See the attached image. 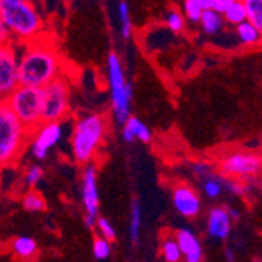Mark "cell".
<instances>
[{
	"mask_svg": "<svg viewBox=\"0 0 262 262\" xmlns=\"http://www.w3.org/2000/svg\"><path fill=\"white\" fill-rule=\"evenodd\" d=\"M30 132L13 113L5 99H0V170L14 165L29 146Z\"/></svg>",
	"mask_w": 262,
	"mask_h": 262,
	"instance_id": "cell-2",
	"label": "cell"
},
{
	"mask_svg": "<svg viewBox=\"0 0 262 262\" xmlns=\"http://www.w3.org/2000/svg\"><path fill=\"white\" fill-rule=\"evenodd\" d=\"M173 204L179 215L185 219H195L201 212V200L198 193L187 184H179L173 188Z\"/></svg>",
	"mask_w": 262,
	"mask_h": 262,
	"instance_id": "cell-11",
	"label": "cell"
},
{
	"mask_svg": "<svg viewBox=\"0 0 262 262\" xmlns=\"http://www.w3.org/2000/svg\"><path fill=\"white\" fill-rule=\"evenodd\" d=\"M184 13L188 20L198 22L203 13V8L198 5L196 0H184Z\"/></svg>",
	"mask_w": 262,
	"mask_h": 262,
	"instance_id": "cell-29",
	"label": "cell"
},
{
	"mask_svg": "<svg viewBox=\"0 0 262 262\" xmlns=\"http://www.w3.org/2000/svg\"><path fill=\"white\" fill-rule=\"evenodd\" d=\"M44 88L42 121H63L69 113L71 91L68 80L60 76Z\"/></svg>",
	"mask_w": 262,
	"mask_h": 262,
	"instance_id": "cell-7",
	"label": "cell"
},
{
	"mask_svg": "<svg viewBox=\"0 0 262 262\" xmlns=\"http://www.w3.org/2000/svg\"><path fill=\"white\" fill-rule=\"evenodd\" d=\"M11 32L10 29L7 27V24L4 22L2 16H0V46H4V44H10V39H11Z\"/></svg>",
	"mask_w": 262,
	"mask_h": 262,
	"instance_id": "cell-32",
	"label": "cell"
},
{
	"mask_svg": "<svg viewBox=\"0 0 262 262\" xmlns=\"http://www.w3.org/2000/svg\"><path fill=\"white\" fill-rule=\"evenodd\" d=\"M198 22H201V29L206 35H217L223 29V14L213 8L203 10Z\"/></svg>",
	"mask_w": 262,
	"mask_h": 262,
	"instance_id": "cell-17",
	"label": "cell"
},
{
	"mask_svg": "<svg viewBox=\"0 0 262 262\" xmlns=\"http://www.w3.org/2000/svg\"><path fill=\"white\" fill-rule=\"evenodd\" d=\"M234 2V0H213V5H212V8L215 10V11H219V13H222L223 14V11L231 5Z\"/></svg>",
	"mask_w": 262,
	"mask_h": 262,
	"instance_id": "cell-33",
	"label": "cell"
},
{
	"mask_svg": "<svg viewBox=\"0 0 262 262\" xmlns=\"http://www.w3.org/2000/svg\"><path fill=\"white\" fill-rule=\"evenodd\" d=\"M107 134V118L101 113H88L76 121L71 146L74 160L80 165L90 163Z\"/></svg>",
	"mask_w": 262,
	"mask_h": 262,
	"instance_id": "cell-3",
	"label": "cell"
},
{
	"mask_svg": "<svg viewBox=\"0 0 262 262\" xmlns=\"http://www.w3.org/2000/svg\"><path fill=\"white\" fill-rule=\"evenodd\" d=\"M118 14L121 19V36L124 39H129L132 36V20H130V10L126 0H121L118 7Z\"/></svg>",
	"mask_w": 262,
	"mask_h": 262,
	"instance_id": "cell-25",
	"label": "cell"
},
{
	"mask_svg": "<svg viewBox=\"0 0 262 262\" xmlns=\"http://www.w3.org/2000/svg\"><path fill=\"white\" fill-rule=\"evenodd\" d=\"M123 138L127 143H132L134 140L149 143L152 138V134H151V129L143 121H140L138 118L129 116L126 123L123 124Z\"/></svg>",
	"mask_w": 262,
	"mask_h": 262,
	"instance_id": "cell-15",
	"label": "cell"
},
{
	"mask_svg": "<svg viewBox=\"0 0 262 262\" xmlns=\"http://www.w3.org/2000/svg\"><path fill=\"white\" fill-rule=\"evenodd\" d=\"M232 220L226 207H212L207 213V235L213 241H226L231 234Z\"/></svg>",
	"mask_w": 262,
	"mask_h": 262,
	"instance_id": "cell-13",
	"label": "cell"
},
{
	"mask_svg": "<svg viewBox=\"0 0 262 262\" xmlns=\"http://www.w3.org/2000/svg\"><path fill=\"white\" fill-rule=\"evenodd\" d=\"M174 241L179 245L182 259L187 262H201L204 259V251L198 237L187 228H181L174 234Z\"/></svg>",
	"mask_w": 262,
	"mask_h": 262,
	"instance_id": "cell-14",
	"label": "cell"
},
{
	"mask_svg": "<svg viewBox=\"0 0 262 262\" xmlns=\"http://www.w3.org/2000/svg\"><path fill=\"white\" fill-rule=\"evenodd\" d=\"M228 210V215L231 217V220H237L241 217V212L237 210V209H232V207H229V209H226Z\"/></svg>",
	"mask_w": 262,
	"mask_h": 262,
	"instance_id": "cell-36",
	"label": "cell"
},
{
	"mask_svg": "<svg viewBox=\"0 0 262 262\" xmlns=\"http://www.w3.org/2000/svg\"><path fill=\"white\" fill-rule=\"evenodd\" d=\"M237 36L244 46L253 47L260 42V30H257L250 20L237 24Z\"/></svg>",
	"mask_w": 262,
	"mask_h": 262,
	"instance_id": "cell-18",
	"label": "cell"
},
{
	"mask_svg": "<svg viewBox=\"0 0 262 262\" xmlns=\"http://www.w3.org/2000/svg\"><path fill=\"white\" fill-rule=\"evenodd\" d=\"M5 101L30 134L42 123L44 88L19 83L5 98Z\"/></svg>",
	"mask_w": 262,
	"mask_h": 262,
	"instance_id": "cell-5",
	"label": "cell"
},
{
	"mask_svg": "<svg viewBox=\"0 0 262 262\" xmlns=\"http://www.w3.org/2000/svg\"><path fill=\"white\" fill-rule=\"evenodd\" d=\"M17 74L20 85L42 88L63 76V58L52 44L36 36L17 55Z\"/></svg>",
	"mask_w": 262,
	"mask_h": 262,
	"instance_id": "cell-1",
	"label": "cell"
},
{
	"mask_svg": "<svg viewBox=\"0 0 262 262\" xmlns=\"http://www.w3.org/2000/svg\"><path fill=\"white\" fill-rule=\"evenodd\" d=\"M223 20L237 26L244 20H247V11L242 4V0H234V2L223 11Z\"/></svg>",
	"mask_w": 262,
	"mask_h": 262,
	"instance_id": "cell-21",
	"label": "cell"
},
{
	"mask_svg": "<svg viewBox=\"0 0 262 262\" xmlns=\"http://www.w3.org/2000/svg\"><path fill=\"white\" fill-rule=\"evenodd\" d=\"M193 173H195V176L196 178H200V179H204L206 176H209L210 173H212V168H210V165L209 163H195L193 165Z\"/></svg>",
	"mask_w": 262,
	"mask_h": 262,
	"instance_id": "cell-31",
	"label": "cell"
},
{
	"mask_svg": "<svg viewBox=\"0 0 262 262\" xmlns=\"http://www.w3.org/2000/svg\"><path fill=\"white\" fill-rule=\"evenodd\" d=\"M226 259L228 260H234V256H232V251L231 250H226Z\"/></svg>",
	"mask_w": 262,
	"mask_h": 262,
	"instance_id": "cell-37",
	"label": "cell"
},
{
	"mask_svg": "<svg viewBox=\"0 0 262 262\" xmlns=\"http://www.w3.org/2000/svg\"><path fill=\"white\" fill-rule=\"evenodd\" d=\"M63 137V121H42L30 134V154L35 160H44Z\"/></svg>",
	"mask_w": 262,
	"mask_h": 262,
	"instance_id": "cell-9",
	"label": "cell"
},
{
	"mask_svg": "<svg viewBox=\"0 0 262 262\" xmlns=\"http://www.w3.org/2000/svg\"><path fill=\"white\" fill-rule=\"evenodd\" d=\"M96 219H98V217H91V215H86V217H85V225H86V228L93 229L94 226H96Z\"/></svg>",
	"mask_w": 262,
	"mask_h": 262,
	"instance_id": "cell-34",
	"label": "cell"
},
{
	"mask_svg": "<svg viewBox=\"0 0 262 262\" xmlns=\"http://www.w3.org/2000/svg\"><path fill=\"white\" fill-rule=\"evenodd\" d=\"M110 253H112L110 242L107 239H104L102 235L94 237V242H93V256H94V259H98V260L108 259Z\"/></svg>",
	"mask_w": 262,
	"mask_h": 262,
	"instance_id": "cell-26",
	"label": "cell"
},
{
	"mask_svg": "<svg viewBox=\"0 0 262 262\" xmlns=\"http://www.w3.org/2000/svg\"><path fill=\"white\" fill-rule=\"evenodd\" d=\"M165 22H166V26H168V29L174 33H179L184 29V16L178 10H171L166 13Z\"/></svg>",
	"mask_w": 262,
	"mask_h": 262,
	"instance_id": "cell-27",
	"label": "cell"
},
{
	"mask_svg": "<svg viewBox=\"0 0 262 262\" xmlns=\"http://www.w3.org/2000/svg\"><path fill=\"white\" fill-rule=\"evenodd\" d=\"M130 241L134 245L138 244L140 241V229H141V207L138 201L135 200L130 206Z\"/></svg>",
	"mask_w": 262,
	"mask_h": 262,
	"instance_id": "cell-22",
	"label": "cell"
},
{
	"mask_svg": "<svg viewBox=\"0 0 262 262\" xmlns=\"http://www.w3.org/2000/svg\"><path fill=\"white\" fill-rule=\"evenodd\" d=\"M0 2H14V0H0Z\"/></svg>",
	"mask_w": 262,
	"mask_h": 262,
	"instance_id": "cell-38",
	"label": "cell"
},
{
	"mask_svg": "<svg viewBox=\"0 0 262 262\" xmlns=\"http://www.w3.org/2000/svg\"><path fill=\"white\" fill-rule=\"evenodd\" d=\"M11 251L17 259L29 260L33 259L38 253V244L29 235H19L11 242Z\"/></svg>",
	"mask_w": 262,
	"mask_h": 262,
	"instance_id": "cell-16",
	"label": "cell"
},
{
	"mask_svg": "<svg viewBox=\"0 0 262 262\" xmlns=\"http://www.w3.org/2000/svg\"><path fill=\"white\" fill-rule=\"evenodd\" d=\"M0 16L11 35L20 39L30 41L42 32V19L29 0L0 2Z\"/></svg>",
	"mask_w": 262,
	"mask_h": 262,
	"instance_id": "cell-4",
	"label": "cell"
},
{
	"mask_svg": "<svg viewBox=\"0 0 262 262\" xmlns=\"http://www.w3.org/2000/svg\"><path fill=\"white\" fill-rule=\"evenodd\" d=\"M107 77L112 98L113 118L118 124H124L130 116V102H132V83L126 80L121 60L115 52H110L107 57Z\"/></svg>",
	"mask_w": 262,
	"mask_h": 262,
	"instance_id": "cell-6",
	"label": "cell"
},
{
	"mask_svg": "<svg viewBox=\"0 0 262 262\" xmlns=\"http://www.w3.org/2000/svg\"><path fill=\"white\" fill-rule=\"evenodd\" d=\"M94 228H98L99 234L104 237V239H107L108 242H113L116 239V229L113 228V225L107 219L98 217L96 219V226H94Z\"/></svg>",
	"mask_w": 262,
	"mask_h": 262,
	"instance_id": "cell-28",
	"label": "cell"
},
{
	"mask_svg": "<svg viewBox=\"0 0 262 262\" xmlns=\"http://www.w3.org/2000/svg\"><path fill=\"white\" fill-rule=\"evenodd\" d=\"M162 257L166 262H179L182 259L179 245L174 241V237H166L162 242Z\"/></svg>",
	"mask_w": 262,
	"mask_h": 262,
	"instance_id": "cell-24",
	"label": "cell"
},
{
	"mask_svg": "<svg viewBox=\"0 0 262 262\" xmlns=\"http://www.w3.org/2000/svg\"><path fill=\"white\" fill-rule=\"evenodd\" d=\"M42 176H44V170L41 168V166H39V165H32L30 168L26 171L24 181H26L27 185L33 187V185H36V184L42 179Z\"/></svg>",
	"mask_w": 262,
	"mask_h": 262,
	"instance_id": "cell-30",
	"label": "cell"
},
{
	"mask_svg": "<svg viewBox=\"0 0 262 262\" xmlns=\"http://www.w3.org/2000/svg\"><path fill=\"white\" fill-rule=\"evenodd\" d=\"M262 159L254 152L237 151L225 156L220 162V173L242 181H251L260 173Z\"/></svg>",
	"mask_w": 262,
	"mask_h": 262,
	"instance_id": "cell-8",
	"label": "cell"
},
{
	"mask_svg": "<svg viewBox=\"0 0 262 262\" xmlns=\"http://www.w3.org/2000/svg\"><path fill=\"white\" fill-rule=\"evenodd\" d=\"M201 190L203 193L210 198V200H215L219 198L222 193H223V182H222V173L217 174V173H210L209 176H206L203 179V184H201Z\"/></svg>",
	"mask_w": 262,
	"mask_h": 262,
	"instance_id": "cell-19",
	"label": "cell"
},
{
	"mask_svg": "<svg viewBox=\"0 0 262 262\" xmlns=\"http://www.w3.org/2000/svg\"><path fill=\"white\" fill-rule=\"evenodd\" d=\"M22 204H24V209L29 210V212L46 210V200L38 190H30V192H27L26 195H24Z\"/></svg>",
	"mask_w": 262,
	"mask_h": 262,
	"instance_id": "cell-23",
	"label": "cell"
},
{
	"mask_svg": "<svg viewBox=\"0 0 262 262\" xmlns=\"http://www.w3.org/2000/svg\"><path fill=\"white\" fill-rule=\"evenodd\" d=\"M247 11V20L262 32V0H242Z\"/></svg>",
	"mask_w": 262,
	"mask_h": 262,
	"instance_id": "cell-20",
	"label": "cell"
},
{
	"mask_svg": "<svg viewBox=\"0 0 262 262\" xmlns=\"http://www.w3.org/2000/svg\"><path fill=\"white\" fill-rule=\"evenodd\" d=\"M88 166L82 174V201L86 215L98 217L99 212V192H98V170L93 163H86Z\"/></svg>",
	"mask_w": 262,
	"mask_h": 262,
	"instance_id": "cell-12",
	"label": "cell"
},
{
	"mask_svg": "<svg viewBox=\"0 0 262 262\" xmlns=\"http://www.w3.org/2000/svg\"><path fill=\"white\" fill-rule=\"evenodd\" d=\"M17 85V54L11 44H4L0 46V99H5Z\"/></svg>",
	"mask_w": 262,
	"mask_h": 262,
	"instance_id": "cell-10",
	"label": "cell"
},
{
	"mask_svg": "<svg viewBox=\"0 0 262 262\" xmlns=\"http://www.w3.org/2000/svg\"><path fill=\"white\" fill-rule=\"evenodd\" d=\"M198 2V5L203 8V10H209V8H212V5H213V0H196Z\"/></svg>",
	"mask_w": 262,
	"mask_h": 262,
	"instance_id": "cell-35",
	"label": "cell"
}]
</instances>
